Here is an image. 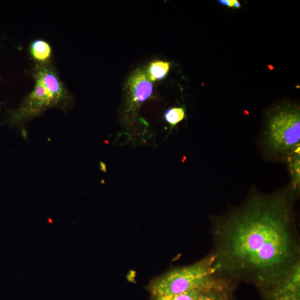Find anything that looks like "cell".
Here are the masks:
<instances>
[{"label": "cell", "instance_id": "8fae6325", "mask_svg": "<svg viewBox=\"0 0 300 300\" xmlns=\"http://www.w3.org/2000/svg\"><path fill=\"white\" fill-rule=\"evenodd\" d=\"M207 290H193V291L190 292L179 294L165 295H161V296L152 297V300H196L203 293L207 291Z\"/></svg>", "mask_w": 300, "mask_h": 300}, {"label": "cell", "instance_id": "52a82bcc", "mask_svg": "<svg viewBox=\"0 0 300 300\" xmlns=\"http://www.w3.org/2000/svg\"><path fill=\"white\" fill-rule=\"evenodd\" d=\"M36 80L41 81L47 89L49 90L57 101H59L63 94L61 82L56 75L51 70L42 68L38 70Z\"/></svg>", "mask_w": 300, "mask_h": 300}, {"label": "cell", "instance_id": "5b68a950", "mask_svg": "<svg viewBox=\"0 0 300 300\" xmlns=\"http://www.w3.org/2000/svg\"><path fill=\"white\" fill-rule=\"evenodd\" d=\"M129 102L131 108H137L150 98L153 93V85L147 72L139 69L134 72L128 81Z\"/></svg>", "mask_w": 300, "mask_h": 300}, {"label": "cell", "instance_id": "6da1fadb", "mask_svg": "<svg viewBox=\"0 0 300 300\" xmlns=\"http://www.w3.org/2000/svg\"><path fill=\"white\" fill-rule=\"evenodd\" d=\"M293 201L288 191L253 195L243 206L213 220L215 277L261 290L287 274L300 261Z\"/></svg>", "mask_w": 300, "mask_h": 300}, {"label": "cell", "instance_id": "30bf717a", "mask_svg": "<svg viewBox=\"0 0 300 300\" xmlns=\"http://www.w3.org/2000/svg\"><path fill=\"white\" fill-rule=\"evenodd\" d=\"M31 50L33 57L38 61H46L51 55V47L44 41L36 40L33 42Z\"/></svg>", "mask_w": 300, "mask_h": 300}, {"label": "cell", "instance_id": "7c38bea8", "mask_svg": "<svg viewBox=\"0 0 300 300\" xmlns=\"http://www.w3.org/2000/svg\"><path fill=\"white\" fill-rule=\"evenodd\" d=\"M185 118V110L183 108L168 109L164 114V119L171 127H175Z\"/></svg>", "mask_w": 300, "mask_h": 300}, {"label": "cell", "instance_id": "ba28073f", "mask_svg": "<svg viewBox=\"0 0 300 300\" xmlns=\"http://www.w3.org/2000/svg\"><path fill=\"white\" fill-rule=\"evenodd\" d=\"M170 64L163 61L152 62L149 66L147 74L151 81L162 80L168 74Z\"/></svg>", "mask_w": 300, "mask_h": 300}, {"label": "cell", "instance_id": "7a4b0ae2", "mask_svg": "<svg viewBox=\"0 0 300 300\" xmlns=\"http://www.w3.org/2000/svg\"><path fill=\"white\" fill-rule=\"evenodd\" d=\"M214 261L210 253L196 263L172 269L152 280L148 289L152 297L235 287L229 281L215 277Z\"/></svg>", "mask_w": 300, "mask_h": 300}, {"label": "cell", "instance_id": "4fadbf2b", "mask_svg": "<svg viewBox=\"0 0 300 300\" xmlns=\"http://www.w3.org/2000/svg\"><path fill=\"white\" fill-rule=\"evenodd\" d=\"M294 150V156L293 157L291 167V172L293 173L294 177V182L293 185V190H298L300 183V153H298V148Z\"/></svg>", "mask_w": 300, "mask_h": 300}, {"label": "cell", "instance_id": "8992f818", "mask_svg": "<svg viewBox=\"0 0 300 300\" xmlns=\"http://www.w3.org/2000/svg\"><path fill=\"white\" fill-rule=\"evenodd\" d=\"M57 102L51 92L41 81L37 80L35 89L28 96L20 115L22 116L33 115Z\"/></svg>", "mask_w": 300, "mask_h": 300}, {"label": "cell", "instance_id": "5bb4252c", "mask_svg": "<svg viewBox=\"0 0 300 300\" xmlns=\"http://www.w3.org/2000/svg\"><path fill=\"white\" fill-rule=\"evenodd\" d=\"M219 2L223 5L229 7H234L235 0H219Z\"/></svg>", "mask_w": 300, "mask_h": 300}, {"label": "cell", "instance_id": "9c48e42d", "mask_svg": "<svg viewBox=\"0 0 300 300\" xmlns=\"http://www.w3.org/2000/svg\"><path fill=\"white\" fill-rule=\"evenodd\" d=\"M234 288V287H232L207 290L196 300H232Z\"/></svg>", "mask_w": 300, "mask_h": 300}, {"label": "cell", "instance_id": "277c9868", "mask_svg": "<svg viewBox=\"0 0 300 300\" xmlns=\"http://www.w3.org/2000/svg\"><path fill=\"white\" fill-rule=\"evenodd\" d=\"M260 291L265 300H300V261L272 287Z\"/></svg>", "mask_w": 300, "mask_h": 300}, {"label": "cell", "instance_id": "9a60e30c", "mask_svg": "<svg viewBox=\"0 0 300 300\" xmlns=\"http://www.w3.org/2000/svg\"><path fill=\"white\" fill-rule=\"evenodd\" d=\"M241 7V4L238 0H235L234 3V7L236 8H239Z\"/></svg>", "mask_w": 300, "mask_h": 300}, {"label": "cell", "instance_id": "3957f363", "mask_svg": "<svg viewBox=\"0 0 300 300\" xmlns=\"http://www.w3.org/2000/svg\"><path fill=\"white\" fill-rule=\"evenodd\" d=\"M269 147L275 152H293L300 147V113L298 109L280 110L271 118L268 130Z\"/></svg>", "mask_w": 300, "mask_h": 300}]
</instances>
